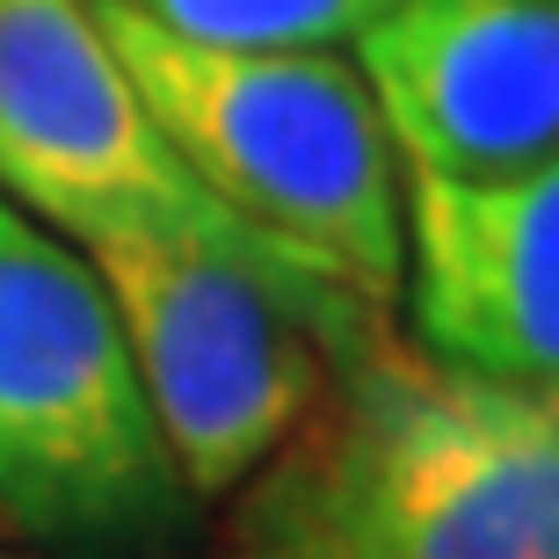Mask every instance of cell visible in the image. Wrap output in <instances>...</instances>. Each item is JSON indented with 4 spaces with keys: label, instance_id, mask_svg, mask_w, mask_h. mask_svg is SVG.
<instances>
[{
    "label": "cell",
    "instance_id": "cell-6",
    "mask_svg": "<svg viewBox=\"0 0 559 559\" xmlns=\"http://www.w3.org/2000/svg\"><path fill=\"white\" fill-rule=\"evenodd\" d=\"M356 73L400 167L487 182L559 160V0H385Z\"/></svg>",
    "mask_w": 559,
    "mask_h": 559
},
{
    "label": "cell",
    "instance_id": "cell-8",
    "mask_svg": "<svg viewBox=\"0 0 559 559\" xmlns=\"http://www.w3.org/2000/svg\"><path fill=\"white\" fill-rule=\"evenodd\" d=\"M117 8L211 51H342L385 0H117Z\"/></svg>",
    "mask_w": 559,
    "mask_h": 559
},
{
    "label": "cell",
    "instance_id": "cell-9",
    "mask_svg": "<svg viewBox=\"0 0 559 559\" xmlns=\"http://www.w3.org/2000/svg\"><path fill=\"white\" fill-rule=\"evenodd\" d=\"M240 495L248 501H240V516H233V531L218 538L211 559H378L342 523V509L328 501V487H320V473L298 443L262 479H248Z\"/></svg>",
    "mask_w": 559,
    "mask_h": 559
},
{
    "label": "cell",
    "instance_id": "cell-5",
    "mask_svg": "<svg viewBox=\"0 0 559 559\" xmlns=\"http://www.w3.org/2000/svg\"><path fill=\"white\" fill-rule=\"evenodd\" d=\"M0 197L66 240L109 226H240L153 131L95 0H0Z\"/></svg>",
    "mask_w": 559,
    "mask_h": 559
},
{
    "label": "cell",
    "instance_id": "cell-7",
    "mask_svg": "<svg viewBox=\"0 0 559 559\" xmlns=\"http://www.w3.org/2000/svg\"><path fill=\"white\" fill-rule=\"evenodd\" d=\"M400 306L421 356L559 393V160L487 182L407 167Z\"/></svg>",
    "mask_w": 559,
    "mask_h": 559
},
{
    "label": "cell",
    "instance_id": "cell-4",
    "mask_svg": "<svg viewBox=\"0 0 559 559\" xmlns=\"http://www.w3.org/2000/svg\"><path fill=\"white\" fill-rule=\"evenodd\" d=\"M182 516L189 487L95 262L0 197V531L131 552L167 545Z\"/></svg>",
    "mask_w": 559,
    "mask_h": 559
},
{
    "label": "cell",
    "instance_id": "cell-3",
    "mask_svg": "<svg viewBox=\"0 0 559 559\" xmlns=\"http://www.w3.org/2000/svg\"><path fill=\"white\" fill-rule=\"evenodd\" d=\"M334 385L298 436L378 559H559V393L421 356L393 312L349 306Z\"/></svg>",
    "mask_w": 559,
    "mask_h": 559
},
{
    "label": "cell",
    "instance_id": "cell-2",
    "mask_svg": "<svg viewBox=\"0 0 559 559\" xmlns=\"http://www.w3.org/2000/svg\"><path fill=\"white\" fill-rule=\"evenodd\" d=\"M73 248L124 320L189 501L240 495L328 407V334L364 298L306 276L240 226H109Z\"/></svg>",
    "mask_w": 559,
    "mask_h": 559
},
{
    "label": "cell",
    "instance_id": "cell-1",
    "mask_svg": "<svg viewBox=\"0 0 559 559\" xmlns=\"http://www.w3.org/2000/svg\"><path fill=\"white\" fill-rule=\"evenodd\" d=\"M153 131L211 204L306 276L393 312L407 167L349 51H211L95 0Z\"/></svg>",
    "mask_w": 559,
    "mask_h": 559
}]
</instances>
